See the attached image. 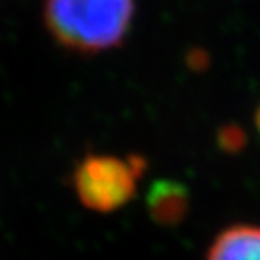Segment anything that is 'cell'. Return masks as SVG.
<instances>
[{
  "label": "cell",
  "mask_w": 260,
  "mask_h": 260,
  "mask_svg": "<svg viewBox=\"0 0 260 260\" xmlns=\"http://www.w3.org/2000/svg\"><path fill=\"white\" fill-rule=\"evenodd\" d=\"M143 172L141 157L90 154L74 168L73 188L85 208L109 213L134 199Z\"/></svg>",
  "instance_id": "obj_2"
},
{
  "label": "cell",
  "mask_w": 260,
  "mask_h": 260,
  "mask_svg": "<svg viewBox=\"0 0 260 260\" xmlns=\"http://www.w3.org/2000/svg\"><path fill=\"white\" fill-rule=\"evenodd\" d=\"M134 11L136 0H45L44 20L60 45L96 54L125 40Z\"/></svg>",
  "instance_id": "obj_1"
},
{
  "label": "cell",
  "mask_w": 260,
  "mask_h": 260,
  "mask_svg": "<svg viewBox=\"0 0 260 260\" xmlns=\"http://www.w3.org/2000/svg\"><path fill=\"white\" fill-rule=\"evenodd\" d=\"M206 260H260V226L235 224L215 237Z\"/></svg>",
  "instance_id": "obj_3"
}]
</instances>
